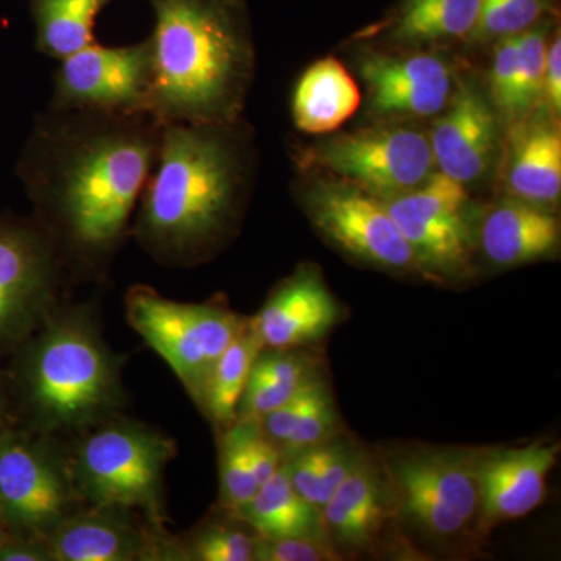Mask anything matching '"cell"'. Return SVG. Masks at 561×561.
<instances>
[{"mask_svg": "<svg viewBox=\"0 0 561 561\" xmlns=\"http://www.w3.org/2000/svg\"><path fill=\"white\" fill-rule=\"evenodd\" d=\"M3 535V524H2V519H0V537H2Z\"/></svg>", "mask_w": 561, "mask_h": 561, "instance_id": "obj_38", "label": "cell"}, {"mask_svg": "<svg viewBox=\"0 0 561 561\" xmlns=\"http://www.w3.org/2000/svg\"><path fill=\"white\" fill-rule=\"evenodd\" d=\"M257 535L228 526H209L195 535L187 546V559L198 561L254 560Z\"/></svg>", "mask_w": 561, "mask_h": 561, "instance_id": "obj_31", "label": "cell"}, {"mask_svg": "<svg viewBox=\"0 0 561 561\" xmlns=\"http://www.w3.org/2000/svg\"><path fill=\"white\" fill-rule=\"evenodd\" d=\"M9 397H7V387L3 382L2 376H0V420L9 419Z\"/></svg>", "mask_w": 561, "mask_h": 561, "instance_id": "obj_37", "label": "cell"}, {"mask_svg": "<svg viewBox=\"0 0 561 561\" xmlns=\"http://www.w3.org/2000/svg\"><path fill=\"white\" fill-rule=\"evenodd\" d=\"M328 537L348 549H368L387 516L386 489L379 471L360 454L348 478L321 508Z\"/></svg>", "mask_w": 561, "mask_h": 561, "instance_id": "obj_19", "label": "cell"}, {"mask_svg": "<svg viewBox=\"0 0 561 561\" xmlns=\"http://www.w3.org/2000/svg\"><path fill=\"white\" fill-rule=\"evenodd\" d=\"M44 542L55 561L153 560L172 553L164 537L140 529L116 507L70 513Z\"/></svg>", "mask_w": 561, "mask_h": 561, "instance_id": "obj_15", "label": "cell"}, {"mask_svg": "<svg viewBox=\"0 0 561 561\" xmlns=\"http://www.w3.org/2000/svg\"><path fill=\"white\" fill-rule=\"evenodd\" d=\"M257 485L251 470L245 446V424L236 420L225 434L220 446V493L228 511L239 515L256 494Z\"/></svg>", "mask_w": 561, "mask_h": 561, "instance_id": "obj_28", "label": "cell"}, {"mask_svg": "<svg viewBox=\"0 0 561 561\" xmlns=\"http://www.w3.org/2000/svg\"><path fill=\"white\" fill-rule=\"evenodd\" d=\"M560 446L531 443L476 457L479 513L483 527L524 518L541 504Z\"/></svg>", "mask_w": 561, "mask_h": 561, "instance_id": "obj_14", "label": "cell"}, {"mask_svg": "<svg viewBox=\"0 0 561 561\" xmlns=\"http://www.w3.org/2000/svg\"><path fill=\"white\" fill-rule=\"evenodd\" d=\"M508 184L523 202H556L561 192V136L559 128L537 127L516 139Z\"/></svg>", "mask_w": 561, "mask_h": 561, "instance_id": "obj_24", "label": "cell"}, {"mask_svg": "<svg viewBox=\"0 0 561 561\" xmlns=\"http://www.w3.org/2000/svg\"><path fill=\"white\" fill-rule=\"evenodd\" d=\"M548 9V0H481L474 36L505 38L537 25Z\"/></svg>", "mask_w": 561, "mask_h": 561, "instance_id": "obj_30", "label": "cell"}, {"mask_svg": "<svg viewBox=\"0 0 561 561\" xmlns=\"http://www.w3.org/2000/svg\"><path fill=\"white\" fill-rule=\"evenodd\" d=\"M360 73L370 88L373 108L383 114L432 116L451 95L448 66L434 55H370L362 61Z\"/></svg>", "mask_w": 561, "mask_h": 561, "instance_id": "obj_17", "label": "cell"}, {"mask_svg": "<svg viewBox=\"0 0 561 561\" xmlns=\"http://www.w3.org/2000/svg\"><path fill=\"white\" fill-rule=\"evenodd\" d=\"M236 124H162L157 164L130 230L161 264H197L230 230L245 179Z\"/></svg>", "mask_w": 561, "mask_h": 561, "instance_id": "obj_2", "label": "cell"}, {"mask_svg": "<svg viewBox=\"0 0 561 561\" xmlns=\"http://www.w3.org/2000/svg\"><path fill=\"white\" fill-rule=\"evenodd\" d=\"M481 0H404L393 33L404 43L465 38L478 25Z\"/></svg>", "mask_w": 561, "mask_h": 561, "instance_id": "obj_27", "label": "cell"}, {"mask_svg": "<svg viewBox=\"0 0 561 561\" xmlns=\"http://www.w3.org/2000/svg\"><path fill=\"white\" fill-rule=\"evenodd\" d=\"M70 471L47 445L9 423L0 426V519L14 537L46 541L72 513Z\"/></svg>", "mask_w": 561, "mask_h": 561, "instance_id": "obj_8", "label": "cell"}, {"mask_svg": "<svg viewBox=\"0 0 561 561\" xmlns=\"http://www.w3.org/2000/svg\"><path fill=\"white\" fill-rule=\"evenodd\" d=\"M65 272L33 217L0 216V356L13 354L51 316Z\"/></svg>", "mask_w": 561, "mask_h": 561, "instance_id": "obj_7", "label": "cell"}, {"mask_svg": "<svg viewBox=\"0 0 561 561\" xmlns=\"http://www.w3.org/2000/svg\"><path fill=\"white\" fill-rule=\"evenodd\" d=\"M559 241V219L529 202L501 205L490 213L482 228L486 257L504 267L546 256Z\"/></svg>", "mask_w": 561, "mask_h": 561, "instance_id": "obj_20", "label": "cell"}, {"mask_svg": "<svg viewBox=\"0 0 561 561\" xmlns=\"http://www.w3.org/2000/svg\"><path fill=\"white\" fill-rule=\"evenodd\" d=\"M238 516L261 538L330 540L320 508L298 493L284 461L279 470L262 483Z\"/></svg>", "mask_w": 561, "mask_h": 561, "instance_id": "obj_22", "label": "cell"}, {"mask_svg": "<svg viewBox=\"0 0 561 561\" xmlns=\"http://www.w3.org/2000/svg\"><path fill=\"white\" fill-rule=\"evenodd\" d=\"M341 317L337 302L312 271L298 272L273 291L251 320L264 350H294L319 341Z\"/></svg>", "mask_w": 561, "mask_h": 561, "instance_id": "obj_16", "label": "cell"}, {"mask_svg": "<svg viewBox=\"0 0 561 561\" xmlns=\"http://www.w3.org/2000/svg\"><path fill=\"white\" fill-rule=\"evenodd\" d=\"M125 308L133 330L168 362L197 404L210 368L249 324L221 306L169 300L147 286L131 287Z\"/></svg>", "mask_w": 561, "mask_h": 561, "instance_id": "obj_6", "label": "cell"}, {"mask_svg": "<svg viewBox=\"0 0 561 561\" xmlns=\"http://www.w3.org/2000/svg\"><path fill=\"white\" fill-rule=\"evenodd\" d=\"M353 443L328 440L290 454L286 463L291 483L306 501L317 508H323L334 491L348 478L359 460Z\"/></svg>", "mask_w": 561, "mask_h": 561, "instance_id": "obj_26", "label": "cell"}, {"mask_svg": "<svg viewBox=\"0 0 561 561\" xmlns=\"http://www.w3.org/2000/svg\"><path fill=\"white\" fill-rule=\"evenodd\" d=\"M111 2L114 0H31L36 50L60 61L98 43L95 20Z\"/></svg>", "mask_w": 561, "mask_h": 561, "instance_id": "obj_23", "label": "cell"}, {"mask_svg": "<svg viewBox=\"0 0 561 561\" xmlns=\"http://www.w3.org/2000/svg\"><path fill=\"white\" fill-rule=\"evenodd\" d=\"M0 561H50L46 542L14 537L3 531L0 537Z\"/></svg>", "mask_w": 561, "mask_h": 561, "instance_id": "obj_35", "label": "cell"}, {"mask_svg": "<svg viewBox=\"0 0 561 561\" xmlns=\"http://www.w3.org/2000/svg\"><path fill=\"white\" fill-rule=\"evenodd\" d=\"M151 41L108 47L94 43L60 60L50 110L149 111Z\"/></svg>", "mask_w": 561, "mask_h": 561, "instance_id": "obj_11", "label": "cell"}, {"mask_svg": "<svg viewBox=\"0 0 561 561\" xmlns=\"http://www.w3.org/2000/svg\"><path fill=\"white\" fill-rule=\"evenodd\" d=\"M519 69H522V102L524 113L529 111L545 92L548 38L542 27H530L518 33Z\"/></svg>", "mask_w": 561, "mask_h": 561, "instance_id": "obj_33", "label": "cell"}, {"mask_svg": "<svg viewBox=\"0 0 561 561\" xmlns=\"http://www.w3.org/2000/svg\"><path fill=\"white\" fill-rule=\"evenodd\" d=\"M175 445L135 421H110L91 432L70 468L73 486L92 507L139 508L162 524V481Z\"/></svg>", "mask_w": 561, "mask_h": 561, "instance_id": "obj_5", "label": "cell"}, {"mask_svg": "<svg viewBox=\"0 0 561 561\" xmlns=\"http://www.w3.org/2000/svg\"><path fill=\"white\" fill-rule=\"evenodd\" d=\"M262 350L264 346L249 320L245 330L210 368L198 405L217 426H231L238 420L239 404L249 382L251 367Z\"/></svg>", "mask_w": 561, "mask_h": 561, "instance_id": "obj_25", "label": "cell"}, {"mask_svg": "<svg viewBox=\"0 0 561 561\" xmlns=\"http://www.w3.org/2000/svg\"><path fill=\"white\" fill-rule=\"evenodd\" d=\"M330 540L320 538L257 537L254 560L257 561H328L337 560Z\"/></svg>", "mask_w": 561, "mask_h": 561, "instance_id": "obj_34", "label": "cell"}, {"mask_svg": "<svg viewBox=\"0 0 561 561\" xmlns=\"http://www.w3.org/2000/svg\"><path fill=\"white\" fill-rule=\"evenodd\" d=\"M308 210L317 228L357 260L397 271L421 265L386 205L353 184L312 190Z\"/></svg>", "mask_w": 561, "mask_h": 561, "instance_id": "obj_12", "label": "cell"}, {"mask_svg": "<svg viewBox=\"0 0 561 561\" xmlns=\"http://www.w3.org/2000/svg\"><path fill=\"white\" fill-rule=\"evenodd\" d=\"M491 91L494 102L507 116L523 114L522 69H519L518 39L505 36L497 44L491 69Z\"/></svg>", "mask_w": 561, "mask_h": 561, "instance_id": "obj_32", "label": "cell"}, {"mask_svg": "<svg viewBox=\"0 0 561 561\" xmlns=\"http://www.w3.org/2000/svg\"><path fill=\"white\" fill-rule=\"evenodd\" d=\"M149 111L47 108L33 122L16 175L66 268L98 271L131 230L160 151Z\"/></svg>", "mask_w": 561, "mask_h": 561, "instance_id": "obj_1", "label": "cell"}, {"mask_svg": "<svg viewBox=\"0 0 561 561\" xmlns=\"http://www.w3.org/2000/svg\"><path fill=\"white\" fill-rule=\"evenodd\" d=\"M476 457L443 449L391 457V478L402 508L421 529L435 537H453L478 516Z\"/></svg>", "mask_w": 561, "mask_h": 561, "instance_id": "obj_9", "label": "cell"}, {"mask_svg": "<svg viewBox=\"0 0 561 561\" xmlns=\"http://www.w3.org/2000/svg\"><path fill=\"white\" fill-rule=\"evenodd\" d=\"M335 426H337V412H335L331 391L327 383L317 379L308 404L295 421L289 437L280 446V451L290 456L309 446L319 445L334 435Z\"/></svg>", "mask_w": 561, "mask_h": 561, "instance_id": "obj_29", "label": "cell"}, {"mask_svg": "<svg viewBox=\"0 0 561 561\" xmlns=\"http://www.w3.org/2000/svg\"><path fill=\"white\" fill-rule=\"evenodd\" d=\"M496 140L490 106L470 84H465L435 125L431 147L435 165L461 184L481 179L489 169Z\"/></svg>", "mask_w": 561, "mask_h": 561, "instance_id": "obj_18", "label": "cell"}, {"mask_svg": "<svg viewBox=\"0 0 561 561\" xmlns=\"http://www.w3.org/2000/svg\"><path fill=\"white\" fill-rule=\"evenodd\" d=\"M465 203V184L440 172L416 190L390 198L386 208L420 264L445 271L459 267L467 257Z\"/></svg>", "mask_w": 561, "mask_h": 561, "instance_id": "obj_13", "label": "cell"}, {"mask_svg": "<svg viewBox=\"0 0 561 561\" xmlns=\"http://www.w3.org/2000/svg\"><path fill=\"white\" fill-rule=\"evenodd\" d=\"M149 113L162 124L238 121L253 70L243 0H149Z\"/></svg>", "mask_w": 561, "mask_h": 561, "instance_id": "obj_3", "label": "cell"}, {"mask_svg": "<svg viewBox=\"0 0 561 561\" xmlns=\"http://www.w3.org/2000/svg\"><path fill=\"white\" fill-rule=\"evenodd\" d=\"M545 94L552 110L559 113L561 106V41L553 38L546 55Z\"/></svg>", "mask_w": 561, "mask_h": 561, "instance_id": "obj_36", "label": "cell"}, {"mask_svg": "<svg viewBox=\"0 0 561 561\" xmlns=\"http://www.w3.org/2000/svg\"><path fill=\"white\" fill-rule=\"evenodd\" d=\"M13 356L9 404L39 432L94 426L122 404L119 365L87 312L47 317Z\"/></svg>", "mask_w": 561, "mask_h": 561, "instance_id": "obj_4", "label": "cell"}, {"mask_svg": "<svg viewBox=\"0 0 561 561\" xmlns=\"http://www.w3.org/2000/svg\"><path fill=\"white\" fill-rule=\"evenodd\" d=\"M360 105V92L345 66L335 58L313 62L302 73L291 98L298 130L323 135L337 130Z\"/></svg>", "mask_w": 561, "mask_h": 561, "instance_id": "obj_21", "label": "cell"}, {"mask_svg": "<svg viewBox=\"0 0 561 561\" xmlns=\"http://www.w3.org/2000/svg\"><path fill=\"white\" fill-rule=\"evenodd\" d=\"M312 157L353 186L389 201L420 187L435 165L431 140L409 127L341 135L321 144Z\"/></svg>", "mask_w": 561, "mask_h": 561, "instance_id": "obj_10", "label": "cell"}, {"mask_svg": "<svg viewBox=\"0 0 561 561\" xmlns=\"http://www.w3.org/2000/svg\"><path fill=\"white\" fill-rule=\"evenodd\" d=\"M7 421L5 420H0V426H2V424H5Z\"/></svg>", "mask_w": 561, "mask_h": 561, "instance_id": "obj_39", "label": "cell"}]
</instances>
